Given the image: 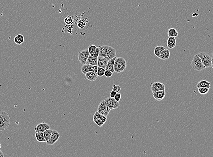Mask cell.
<instances>
[{"label":"cell","mask_w":213,"mask_h":157,"mask_svg":"<svg viewBox=\"0 0 213 157\" xmlns=\"http://www.w3.org/2000/svg\"><path fill=\"white\" fill-rule=\"evenodd\" d=\"M50 126L48 124L43 122L41 123L38 124L34 129L36 132H43L46 130L50 129Z\"/></svg>","instance_id":"cell-14"},{"label":"cell","mask_w":213,"mask_h":157,"mask_svg":"<svg viewBox=\"0 0 213 157\" xmlns=\"http://www.w3.org/2000/svg\"><path fill=\"white\" fill-rule=\"evenodd\" d=\"M35 136H36V140L38 142L42 143L46 142V140L45 139L44 137L43 132H36L35 134Z\"/></svg>","instance_id":"cell-24"},{"label":"cell","mask_w":213,"mask_h":157,"mask_svg":"<svg viewBox=\"0 0 213 157\" xmlns=\"http://www.w3.org/2000/svg\"><path fill=\"white\" fill-rule=\"evenodd\" d=\"M168 37H171V36H172V37H176L178 36V32L176 30V29H174V28H170L168 30Z\"/></svg>","instance_id":"cell-26"},{"label":"cell","mask_w":213,"mask_h":157,"mask_svg":"<svg viewBox=\"0 0 213 157\" xmlns=\"http://www.w3.org/2000/svg\"><path fill=\"white\" fill-rule=\"evenodd\" d=\"M52 130H50V129L46 130L44 132H43L44 137L45 139L46 140V142L50 138V136L52 134Z\"/></svg>","instance_id":"cell-27"},{"label":"cell","mask_w":213,"mask_h":157,"mask_svg":"<svg viewBox=\"0 0 213 157\" xmlns=\"http://www.w3.org/2000/svg\"><path fill=\"white\" fill-rule=\"evenodd\" d=\"M113 91L116 92H119L121 91V87L118 85H113Z\"/></svg>","instance_id":"cell-33"},{"label":"cell","mask_w":213,"mask_h":157,"mask_svg":"<svg viewBox=\"0 0 213 157\" xmlns=\"http://www.w3.org/2000/svg\"><path fill=\"white\" fill-rule=\"evenodd\" d=\"M211 67H212L213 69V58L212 59V64H211Z\"/></svg>","instance_id":"cell-38"},{"label":"cell","mask_w":213,"mask_h":157,"mask_svg":"<svg viewBox=\"0 0 213 157\" xmlns=\"http://www.w3.org/2000/svg\"><path fill=\"white\" fill-rule=\"evenodd\" d=\"M116 58V57H115L114 58L109 60L108 63L107 65H106V67L105 68V70H109L113 73L114 72V61H115Z\"/></svg>","instance_id":"cell-19"},{"label":"cell","mask_w":213,"mask_h":157,"mask_svg":"<svg viewBox=\"0 0 213 157\" xmlns=\"http://www.w3.org/2000/svg\"><path fill=\"white\" fill-rule=\"evenodd\" d=\"M113 75V73L110 71L108 70H105L104 76L106 78H110Z\"/></svg>","instance_id":"cell-34"},{"label":"cell","mask_w":213,"mask_h":157,"mask_svg":"<svg viewBox=\"0 0 213 157\" xmlns=\"http://www.w3.org/2000/svg\"><path fill=\"white\" fill-rule=\"evenodd\" d=\"M197 55L201 58L203 64L205 68L211 67L212 58L209 55L204 52L201 53Z\"/></svg>","instance_id":"cell-6"},{"label":"cell","mask_w":213,"mask_h":157,"mask_svg":"<svg viewBox=\"0 0 213 157\" xmlns=\"http://www.w3.org/2000/svg\"><path fill=\"white\" fill-rule=\"evenodd\" d=\"M191 65L193 69L197 71H202L205 68L203 64L201 58L197 55H195L193 57L191 63Z\"/></svg>","instance_id":"cell-4"},{"label":"cell","mask_w":213,"mask_h":157,"mask_svg":"<svg viewBox=\"0 0 213 157\" xmlns=\"http://www.w3.org/2000/svg\"><path fill=\"white\" fill-rule=\"evenodd\" d=\"M11 121L10 116L6 111H0V131H3L8 128Z\"/></svg>","instance_id":"cell-2"},{"label":"cell","mask_w":213,"mask_h":157,"mask_svg":"<svg viewBox=\"0 0 213 157\" xmlns=\"http://www.w3.org/2000/svg\"><path fill=\"white\" fill-rule=\"evenodd\" d=\"M93 121L99 127H102L107 120V117L106 116L102 115L98 111L95 112L93 116Z\"/></svg>","instance_id":"cell-5"},{"label":"cell","mask_w":213,"mask_h":157,"mask_svg":"<svg viewBox=\"0 0 213 157\" xmlns=\"http://www.w3.org/2000/svg\"><path fill=\"white\" fill-rule=\"evenodd\" d=\"M89 23L88 18H83L78 21V27L82 30L87 29L89 27Z\"/></svg>","instance_id":"cell-13"},{"label":"cell","mask_w":213,"mask_h":157,"mask_svg":"<svg viewBox=\"0 0 213 157\" xmlns=\"http://www.w3.org/2000/svg\"><path fill=\"white\" fill-rule=\"evenodd\" d=\"M212 56H213V53H212Z\"/></svg>","instance_id":"cell-40"},{"label":"cell","mask_w":213,"mask_h":157,"mask_svg":"<svg viewBox=\"0 0 213 157\" xmlns=\"http://www.w3.org/2000/svg\"><path fill=\"white\" fill-rule=\"evenodd\" d=\"M127 62L125 59L121 57H116L114 61V72L120 73L126 70Z\"/></svg>","instance_id":"cell-3"},{"label":"cell","mask_w":213,"mask_h":157,"mask_svg":"<svg viewBox=\"0 0 213 157\" xmlns=\"http://www.w3.org/2000/svg\"><path fill=\"white\" fill-rule=\"evenodd\" d=\"M105 100L109 108L111 110L117 109L120 106L119 102L116 101L114 98L109 97L105 99Z\"/></svg>","instance_id":"cell-10"},{"label":"cell","mask_w":213,"mask_h":157,"mask_svg":"<svg viewBox=\"0 0 213 157\" xmlns=\"http://www.w3.org/2000/svg\"><path fill=\"white\" fill-rule=\"evenodd\" d=\"M1 147H2V145L1 144V143H0V149L1 148Z\"/></svg>","instance_id":"cell-39"},{"label":"cell","mask_w":213,"mask_h":157,"mask_svg":"<svg viewBox=\"0 0 213 157\" xmlns=\"http://www.w3.org/2000/svg\"><path fill=\"white\" fill-rule=\"evenodd\" d=\"M90 55L92 56L98 58L99 56V47H97V48H96V49L95 50L94 52L92 53V54Z\"/></svg>","instance_id":"cell-31"},{"label":"cell","mask_w":213,"mask_h":157,"mask_svg":"<svg viewBox=\"0 0 213 157\" xmlns=\"http://www.w3.org/2000/svg\"><path fill=\"white\" fill-rule=\"evenodd\" d=\"M60 136V134L56 130H52V134L50 136V138L46 141V144L49 145H54L58 140Z\"/></svg>","instance_id":"cell-8"},{"label":"cell","mask_w":213,"mask_h":157,"mask_svg":"<svg viewBox=\"0 0 213 157\" xmlns=\"http://www.w3.org/2000/svg\"><path fill=\"white\" fill-rule=\"evenodd\" d=\"M117 93V92L112 90L110 93V97H111L112 98H114Z\"/></svg>","instance_id":"cell-36"},{"label":"cell","mask_w":213,"mask_h":157,"mask_svg":"<svg viewBox=\"0 0 213 157\" xmlns=\"http://www.w3.org/2000/svg\"><path fill=\"white\" fill-rule=\"evenodd\" d=\"M150 88L153 93L159 91L165 90V85L160 82H155L154 83H151L150 84Z\"/></svg>","instance_id":"cell-11"},{"label":"cell","mask_w":213,"mask_h":157,"mask_svg":"<svg viewBox=\"0 0 213 157\" xmlns=\"http://www.w3.org/2000/svg\"><path fill=\"white\" fill-rule=\"evenodd\" d=\"M176 45V40L174 37H169L167 41V46L170 49L174 48Z\"/></svg>","instance_id":"cell-18"},{"label":"cell","mask_w":213,"mask_h":157,"mask_svg":"<svg viewBox=\"0 0 213 157\" xmlns=\"http://www.w3.org/2000/svg\"><path fill=\"white\" fill-rule=\"evenodd\" d=\"M14 40L16 44L17 45H21L24 41V37L21 34H19L16 36H15Z\"/></svg>","instance_id":"cell-25"},{"label":"cell","mask_w":213,"mask_h":157,"mask_svg":"<svg viewBox=\"0 0 213 157\" xmlns=\"http://www.w3.org/2000/svg\"><path fill=\"white\" fill-rule=\"evenodd\" d=\"M105 72V69L102 68V67H98V70H97V74L98 75L99 77H102L103 75H104Z\"/></svg>","instance_id":"cell-30"},{"label":"cell","mask_w":213,"mask_h":157,"mask_svg":"<svg viewBox=\"0 0 213 157\" xmlns=\"http://www.w3.org/2000/svg\"><path fill=\"white\" fill-rule=\"evenodd\" d=\"M97 47H96L95 45H91V46H89L88 48V52L89 53V54H90V55H91V54H92V53L94 52L95 50L96 49V48H97Z\"/></svg>","instance_id":"cell-32"},{"label":"cell","mask_w":213,"mask_h":157,"mask_svg":"<svg viewBox=\"0 0 213 157\" xmlns=\"http://www.w3.org/2000/svg\"><path fill=\"white\" fill-rule=\"evenodd\" d=\"M86 63L94 66H98V58L96 57L92 56L90 55L86 61Z\"/></svg>","instance_id":"cell-20"},{"label":"cell","mask_w":213,"mask_h":157,"mask_svg":"<svg viewBox=\"0 0 213 157\" xmlns=\"http://www.w3.org/2000/svg\"><path fill=\"white\" fill-rule=\"evenodd\" d=\"M98 66H94L88 64H85L81 67L82 73L84 75L89 72L98 70Z\"/></svg>","instance_id":"cell-12"},{"label":"cell","mask_w":213,"mask_h":157,"mask_svg":"<svg viewBox=\"0 0 213 157\" xmlns=\"http://www.w3.org/2000/svg\"><path fill=\"white\" fill-rule=\"evenodd\" d=\"M90 55V54L88 49H85L81 51L78 55V59L80 63L84 65L86 64V61L88 59V58Z\"/></svg>","instance_id":"cell-9"},{"label":"cell","mask_w":213,"mask_h":157,"mask_svg":"<svg viewBox=\"0 0 213 157\" xmlns=\"http://www.w3.org/2000/svg\"><path fill=\"white\" fill-rule=\"evenodd\" d=\"M196 86L197 88H210V83L207 81L202 80L200 82H199L197 84Z\"/></svg>","instance_id":"cell-21"},{"label":"cell","mask_w":213,"mask_h":157,"mask_svg":"<svg viewBox=\"0 0 213 157\" xmlns=\"http://www.w3.org/2000/svg\"><path fill=\"white\" fill-rule=\"evenodd\" d=\"M97 58H98V67H102L105 69L109 60L106 58L101 56H99Z\"/></svg>","instance_id":"cell-17"},{"label":"cell","mask_w":213,"mask_h":157,"mask_svg":"<svg viewBox=\"0 0 213 157\" xmlns=\"http://www.w3.org/2000/svg\"><path fill=\"white\" fill-rule=\"evenodd\" d=\"M165 48V47H164V46H161V45L156 47L155 48L154 51V55H155L156 56L159 58V57H160V56L161 55V54L162 53V51H163L164 50Z\"/></svg>","instance_id":"cell-23"},{"label":"cell","mask_w":213,"mask_h":157,"mask_svg":"<svg viewBox=\"0 0 213 157\" xmlns=\"http://www.w3.org/2000/svg\"><path fill=\"white\" fill-rule=\"evenodd\" d=\"M73 18L71 16H68L65 19V22L67 25H70L73 22Z\"/></svg>","instance_id":"cell-29"},{"label":"cell","mask_w":213,"mask_h":157,"mask_svg":"<svg viewBox=\"0 0 213 157\" xmlns=\"http://www.w3.org/2000/svg\"><path fill=\"white\" fill-rule=\"evenodd\" d=\"M85 75L86 78L91 82L95 81L98 78V75L97 74V70L88 72L86 73Z\"/></svg>","instance_id":"cell-15"},{"label":"cell","mask_w":213,"mask_h":157,"mask_svg":"<svg viewBox=\"0 0 213 157\" xmlns=\"http://www.w3.org/2000/svg\"><path fill=\"white\" fill-rule=\"evenodd\" d=\"M170 56V51L168 49H167V48H165L162 51V52L161 54V55L159 57V58L162 60H167L169 58Z\"/></svg>","instance_id":"cell-22"},{"label":"cell","mask_w":213,"mask_h":157,"mask_svg":"<svg viewBox=\"0 0 213 157\" xmlns=\"http://www.w3.org/2000/svg\"><path fill=\"white\" fill-rule=\"evenodd\" d=\"M110 111L111 109L109 108L105 100H102L99 103L97 110V111L98 113H100L102 115L107 116Z\"/></svg>","instance_id":"cell-7"},{"label":"cell","mask_w":213,"mask_h":157,"mask_svg":"<svg viewBox=\"0 0 213 157\" xmlns=\"http://www.w3.org/2000/svg\"><path fill=\"white\" fill-rule=\"evenodd\" d=\"M114 98L115 99L116 101L119 102V101H120L121 99V95L120 94L119 92H117L116 95H115V96H114Z\"/></svg>","instance_id":"cell-35"},{"label":"cell","mask_w":213,"mask_h":157,"mask_svg":"<svg viewBox=\"0 0 213 157\" xmlns=\"http://www.w3.org/2000/svg\"><path fill=\"white\" fill-rule=\"evenodd\" d=\"M99 48V55L107 59L108 60L116 57L115 48L109 45L98 46Z\"/></svg>","instance_id":"cell-1"},{"label":"cell","mask_w":213,"mask_h":157,"mask_svg":"<svg viewBox=\"0 0 213 157\" xmlns=\"http://www.w3.org/2000/svg\"><path fill=\"white\" fill-rule=\"evenodd\" d=\"M165 91L161 90L157 91L153 93V96L157 101H161L165 98Z\"/></svg>","instance_id":"cell-16"},{"label":"cell","mask_w":213,"mask_h":157,"mask_svg":"<svg viewBox=\"0 0 213 157\" xmlns=\"http://www.w3.org/2000/svg\"><path fill=\"white\" fill-rule=\"evenodd\" d=\"M209 88H198V92L200 94L202 95H205L207 94L209 92Z\"/></svg>","instance_id":"cell-28"},{"label":"cell","mask_w":213,"mask_h":157,"mask_svg":"<svg viewBox=\"0 0 213 157\" xmlns=\"http://www.w3.org/2000/svg\"><path fill=\"white\" fill-rule=\"evenodd\" d=\"M4 157V154H3V153H2V151H1V150H0V157Z\"/></svg>","instance_id":"cell-37"}]
</instances>
